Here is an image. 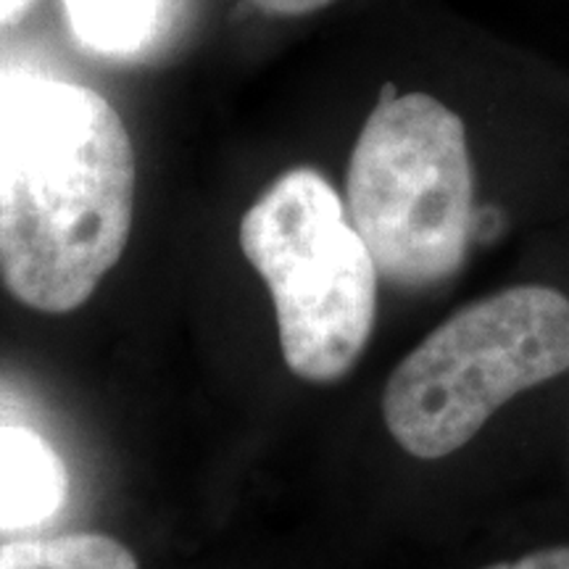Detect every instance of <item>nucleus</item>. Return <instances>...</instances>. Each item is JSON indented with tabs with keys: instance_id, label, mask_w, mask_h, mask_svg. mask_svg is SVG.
Wrapping results in <instances>:
<instances>
[{
	"instance_id": "nucleus-1",
	"label": "nucleus",
	"mask_w": 569,
	"mask_h": 569,
	"mask_svg": "<svg viewBox=\"0 0 569 569\" xmlns=\"http://www.w3.org/2000/svg\"><path fill=\"white\" fill-rule=\"evenodd\" d=\"M130 132L101 92L9 80L0 111V280L46 315H67L122 259L134 217Z\"/></svg>"
},
{
	"instance_id": "nucleus-2",
	"label": "nucleus",
	"mask_w": 569,
	"mask_h": 569,
	"mask_svg": "<svg viewBox=\"0 0 569 569\" xmlns=\"http://www.w3.org/2000/svg\"><path fill=\"white\" fill-rule=\"evenodd\" d=\"M569 369V298L517 284L465 306L401 359L382 417L403 451L443 459L511 398Z\"/></svg>"
},
{
	"instance_id": "nucleus-3",
	"label": "nucleus",
	"mask_w": 569,
	"mask_h": 569,
	"mask_svg": "<svg viewBox=\"0 0 569 569\" xmlns=\"http://www.w3.org/2000/svg\"><path fill=\"white\" fill-rule=\"evenodd\" d=\"M348 217L390 284L427 290L457 274L475 227V177L457 111L386 84L346 177Z\"/></svg>"
},
{
	"instance_id": "nucleus-4",
	"label": "nucleus",
	"mask_w": 569,
	"mask_h": 569,
	"mask_svg": "<svg viewBox=\"0 0 569 569\" xmlns=\"http://www.w3.org/2000/svg\"><path fill=\"white\" fill-rule=\"evenodd\" d=\"M240 248L272 293L290 372H351L372 336L380 272L332 184L315 169L284 172L246 211Z\"/></svg>"
},
{
	"instance_id": "nucleus-5",
	"label": "nucleus",
	"mask_w": 569,
	"mask_h": 569,
	"mask_svg": "<svg viewBox=\"0 0 569 569\" xmlns=\"http://www.w3.org/2000/svg\"><path fill=\"white\" fill-rule=\"evenodd\" d=\"M67 469L38 432L0 425V532L42 525L67 498Z\"/></svg>"
},
{
	"instance_id": "nucleus-6",
	"label": "nucleus",
	"mask_w": 569,
	"mask_h": 569,
	"mask_svg": "<svg viewBox=\"0 0 569 569\" xmlns=\"http://www.w3.org/2000/svg\"><path fill=\"white\" fill-rule=\"evenodd\" d=\"M172 0H63L69 27L84 48L132 56L161 38Z\"/></svg>"
},
{
	"instance_id": "nucleus-7",
	"label": "nucleus",
	"mask_w": 569,
	"mask_h": 569,
	"mask_svg": "<svg viewBox=\"0 0 569 569\" xmlns=\"http://www.w3.org/2000/svg\"><path fill=\"white\" fill-rule=\"evenodd\" d=\"M0 569H138V559L101 532H67L0 543Z\"/></svg>"
},
{
	"instance_id": "nucleus-8",
	"label": "nucleus",
	"mask_w": 569,
	"mask_h": 569,
	"mask_svg": "<svg viewBox=\"0 0 569 569\" xmlns=\"http://www.w3.org/2000/svg\"><path fill=\"white\" fill-rule=\"evenodd\" d=\"M486 569H569V546L557 549H540L515 561H498Z\"/></svg>"
},
{
	"instance_id": "nucleus-9",
	"label": "nucleus",
	"mask_w": 569,
	"mask_h": 569,
	"mask_svg": "<svg viewBox=\"0 0 569 569\" xmlns=\"http://www.w3.org/2000/svg\"><path fill=\"white\" fill-rule=\"evenodd\" d=\"M253 3L277 17H303V13H315L336 0H253Z\"/></svg>"
},
{
	"instance_id": "nucleus-10",
	"label": "nucleus",
	"mask_w": 569,
	"mask_h": 569,
	"mask_svg": "<svg viewBox=\"0 0 569 569\" xmlns=\"http://www.w3.org/2000/svg\"><path fill=\"white\" fill-rule=\"evenodd\" d=\"M38 0H0V27L17 24Z\"/></svg>"
},
{
	"instance_id": "nucleus-11",
	"label": "nucleus",
	"mask_w": 569,
	"mask_h": 569,
	"mask_svg": "<svg viewBox=\"0 0 569 569\" xmlns=\"http://www.w3.org/2000/svg\"><path fill=\"white\" fill-rule=\"evenodd\" d=\"M6 92H9V80L0 74V111H3V101H6Z\"/></svg>"
}]
</instances>
